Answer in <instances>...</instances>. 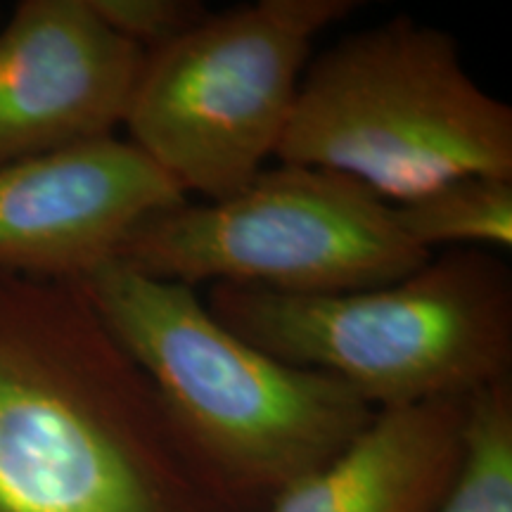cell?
Returning a JSON list of instances; mask_svg holds the SVG:
<instances>
[{"label": "cell", "mask_w": 512, "mask_h": 512, "mask_svg": "<svg viewBox=\"0 0 512 512\" xmlns=\"http://www.w3.org/2000/svg\"><path fill=\"white\" fill-rule=\"evenodd\" d=\"M356 0H259L211 12L145 55L124 126L185 197L216 202L275 157L313 41Z\"/></svg>", "instance_id": "obj_5"}, {"label": "cell", "mask_w": 512, "mask_h": 512, "mask_svg": "<svg viewBox=\"0 0 512 512\" xmlns=\"http://www.w3.org/2000/svg\"><path fill=\"white\" fill-rule=\"evenodd\" d=\"M79 283L178 430L252 512H266L375 418L349 384L278 361L230 332L195 287L119 261Z\"/></svg>", "instance_id": "obj_2"}, {"label": "cell", "mask_w": 512, "mask_h": 512, "mask_svg": "<svg viewBox=\"0 0 512 512\" xmlns=\"http://www.w3.org/2000/svg\"><path fill=\"white\" fill-rule=\"evenodd\" d=\"M434 512H512V377L465 399L460 465Z\"/></svg>", "instance_id": "obj_11"}, {"label": "cell", "mask_w": 512, "mask_h": 512, "mask_svg": "<svg viewBox=\"0 0 512 512\" xmlns=\"http://www.w3.org/2000/svg\"><path fill=\"white\" fill-rule=\"evenodd\" d=\"M188 200L131 140H88L0 166V271L83 280L131 230Z\"/></svg>", "instance_id": "obj_7"}, {"label": "cell", "mask_w": 512, "mask_h": 512, "mask_svg": "<svg viewBox=\"0 0 512 512\" xmlns=\"http://www.w3.org/2000/svg\"><path fill=\"white\" fill-rule=\"evenodd\" d=\"M207 309L268 356L349 384L375 411L467 399L512 377V271L489 249H448L354 292L216 283Z\"/></svg>", "instance_id": "obj_3"}, {"label": "cell", "mask_w": 512, "mask_h": 512, "mask_svg": "<svg viewBox=\"0 0 512 512\" xmlns=\"http://www.w3.org/2000/svg\"><path fill=\"white\" fill-rule=\"evenodd\" d=\"M0 512H252L79 280L0 271Z\"/></svg>", "instance_id": "obj_1"}, {"label": "cell", "mask_w": 512, "mask_h": 512, "mask_svg": "<svg viewBox=\"0 0 512 512\" xmlns=\"http://www.w3.org/2000/svg\"><path fill=\"white\" fill-rule=\"evenodd\" d=\"M114 34L145 55L166 48L209 15L197 0H88Z\"/></svg>", "instance_id": "obj_12"}, {"label": "cell", "mask_w": 512, "mask_h": 512, "mask_svg": "<svg viewBox=\"0 0 512 512\" xmlns=\"http://www.w3.org/2000/svg\"><path fill=\"white\" fill-rule=\"evenodd\" d=\"M145 53L88 0H22L0 27V166L110 138Z\"/></svg>", "instance_id": "obj_8"}, {"label": "cell", "mask_w": 512, "mask_h": 512, "mask_svg": "<svg viewBox=\"0 0 512 512\" xmlns=\"http://www.w3.org/2000/svg\"><path fill=\"white\" fill-rule=\"evenodd\" d=\"M275 159L401 207L465 176L512 178V110L467 74L453 34L396 15L306 64Z\"/></svg>", "instance_id": "obj_4"}, {"label": "cell", "mask_w": 512, "mask_h": 512, "mask_svg": "<svg viewBox=\"0 0 512 512\" xmlns=\"http://www.w3.org/2000/svg\"><path fill=\"white\" fill-rule=\"evenodd\" d=\"M394 211L403 233L430 254L437 247H512V178L465 176Z\"/></svg>", "instance_id": "obj_10"}, {"label": "cell", "mask_w": 512, "mask_h": 512, "mask_svg": "<svg viewBox=\"0 0 512 512\" xmlns=\"http://www.w3.org/2000/svg\"><path fill=\"white\" fill-rule=\"evenodd\" d=\"M465 399L382 408L339 456L266 512H434L463 453Z\"/></svg>", "instance_id": "obj_9"}, {"label": "cell", "mask_w": 512, "mask_h": 512, "mask_svg": "<svg viewBox=\"0 0 512 512\" xmlns=\"http://www.w3.org/2000/svg\"><path fill=\"white\" fill-rule=\"evenodd\" d=\"M430 259L373 190L332 171L278 162L223 200H185L147 216L114 261L188 287L325 294L396 283Z\"/></svg>", "instance_id": "obj_6"}]
</instances>
